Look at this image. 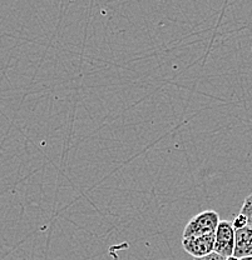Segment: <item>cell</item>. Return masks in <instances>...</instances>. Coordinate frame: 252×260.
Returning a JSON list of instances; mask_svg holds the SVG:
<instances>
[{"mask_svg": "<svg viewBox=\"0 0 252 260\" xmlns=\"http://www.w3.org/2000/svg\"><path fill=\"white\" fill-rule=\"evenodd\" d=\"M242 260H252V256H248V258H243Z\"/></svg>", "mask_w": 252, "mask_h": 260, "instance_id": "9", "label": "cell"}, {"mask_svg": "<svg viewBox=\"0 0 252 260\" xmlns=\"http://www.w3.org/2000/svg\"><path fill=\"white\" fill-rule=\"evenodd\" d=\"M219 221L221 219H219L217 211L211 209L203 210L187 223L185 230H183V238L199 237V235L216 233Z\"/></svg>", "mask_w": 252, "mask_h": 260, "instance_id": "1", "label": "cell"}, {"mask_svg": "<svg viewBox=\"0 0 252 260\" xmlns=\"http://www.w3.org/2000/svg\"><path fill=\"white\" fill-rule=\"evenodd\" d=\"M232 225H234L235 230L242 229V228L248 226L247 225V219H246V216L242 215V214H238V215L236 216L234 220H232Z\"/></svg>", "mask_w": 252, "mask_h": 260, "instance_id": "6", "label": "cell"}, {"mask_svg": "<svg viewBox=\"0 0 252 260\" xmlns=\"http://www.w3.org/2000/svg\"><path fill=\"white\" fill-rule=\"evenodd\" d=\"M234 256L240 259L252 256V228L251 226H245L242 228V229L236 230Z\"/></svg>", "mask_w": 252, "mask_h": 260, "instance_id": "4", "label": "cell"}, {"mask_svg": "<svg viewBox=\"0 0 252 260\" xmlns=\"http://www.w3.org/2000/svg\"><path fill=\"white\" fill-rule=\"evenodd\" d=\"M216 240H215V249L213 251L219 254L222 256H234L235 251V238H236V230L232 221L229 220H221L219 221L217 230L215 233Z\"/></svg>", "mask_w": 252, "mask_h": 260, "instance_id": "2", "label": "cell"}, {"mask_svg": "<svg viewBox=\"0 0 252 260\" xmlns=\"http://www.w3.org/2000/svg\"><path fill=\"white\" fill-rule=\"evenodd\" d=\"M193 260H227V258L226 256L219 255L216 251H212V253L208 254V255L202 256V258H194Z\"/></svg>", "mask_w": 252, "mask_h": 260, "instance_id": "7", "label": "cell"}, {"mask_svg": "<svg viewBox=\"0 0 252 260\" xmlns=\"http://www.w3.org/2000/svg\"><path fill=\"white\" fill-rule=\"evenodd\" d=\"M240 214L246 216V219H247V225L252 228V194L246 197V199L243 200Z\"/></svg>", "mask_w": 252, "mask_h": 260, "instance_id": "5", "label": "cell"}, {"mask_svg": "<svg viewBox=\"0 0 252 260\" xmlns=\"http://www.w3.org/2000/svg\"><path fill=\"white\" fill-rule=\"evenodd\" d=\"M215 233L206 235H199V237L182 238V246L185 251L193 258H202L208 255L215 249Z\"/></svg>", "mask_w": 252, "mask_h": 260, "instance_id": "3", "label": "cell"}, {"mask_svg": "<svg viewBox=\"0 0 252 260\" xmlns=\"http://www.w3.org/2000/svg\"><path fill=\"white\" fill-rule=\"evenodd\" d=\"M227 260H242V259L236 258V256H230V258H227Z\"/></svg>", "mask_w": 252, "mask_h": 260, "instance_id": "8", "label": "cell"}]
</instances>
